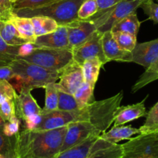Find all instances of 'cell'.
<instances>
[{
  "instance_id": "obj_17",
  "label": "cell",
  "mask_w": 158,
  "mask_h": 158,
  "mask_svg": "<svg viewBox=\"0 0 158 158\" xmlns=\"http://www.w3.org/2000/svg\"><path fill=\"white\" fill-rule=\"evenodd\" d=\"M140 134L139 129L134 128L132 125H118L113 127L109 131L100 135L101 138L111 143H117L123 139H131L134 135Z\"/></svg>"
},
{
  "instance_id": "obj_39",
  "label": "cell",
  "mask_w": 158,
  "mask_h": 158,
  "mask_svg": "<svg viewBox=\"0 0 158 158\" xmlns=\"http://www.w3.org/2000/svg\"><path fill=\"white\" fill-rule=\"evenodd\" d=\"M12 12V9L10 10H2L0 9V19H7Z\"/></svg>"
},
{
  "instance_id": "obj_43",
  "label": "cell",
  "mask_w": 158,
  "mask_h": 158,
  "mask_svg": "<svg viewBox=\"0 0 158 158\" xmlns=\"http://www.w3.org/2000/svg\"><path fill=\"white\" fill-rule=\"evenodd\" d=\"M157 1H158V0H157Z\"/></svg>"
},
{
  "instance_id": "obj_21",
  "label": "cell",
  "mask_w": 158,
  "mask_h": 158,
  "mask_svg": "<svg viewBox=\"0 0 158 158\" xmlns=\"http://www.w3.org/2000/svg\"><path fill=\"white\" fill-rule=\"evenodd\" d=\"M30 20L33 26L34 33L36 37L54 32L59 26L55 20L46 16L37 15L32 17Z\"/></svg>"
},
{
  "instance_id": "obj_22",
  "label": "cell",
  "mask_w": 158,
  "mask_h": 158,
  "mask_svg": "<svg viewBox=\"0 0 158 158\" xmlns=\"http://www.w3.org/2000/svg\"><path fill=\"white\" fill-rule=\"evenodd\" d=\"M158 80V58L151 64L146 71L140 76L138 80L132 87V92H137L138 90L148 85V84Z\"/></svg>"
},
{
  "instance_id": "obj_41",
  "label": "cell",
  "mask_w": 158,
  "mask_h": 158,
  "mask_svg": "<svg viewBox=\"0 0 158 158\" xmlns=\"http://www.w3.org/2000/svg\"><path fill=\"white\" fill-rule=\"evenodd\" d=\"M9 1H10L11 2H12V4H13L14 2H17V1H18V0H9Z\"/></svg>"
},
{
  "instance_id": "obj_37",
  "label": "cell",
  "mask_w": 158,
  "mask_h": 158,
  "mask_svg": "<svg viewBox=\"0 0 158 158\" xmlns=\"http://www.w3.org/2000/svg\"><path fill=\"white\" fill-rule=\"evenodd\" d=\"M15 77L13 71L9 65H0V80L10 81Z\"/></svg>"
},
{
  "instance_id": "obj_14",
  "label": "cell",
  "mask_w": 158,
  "mask_h": 158,
  "mask_svg": "<svg viewBox=\"0 0 158 158\" xmlns=\"http://www.w3.org/2000/svg\"><path fill=\"white\" fill-rule=\"evenodd\" d=\"M32 44L36 47L70 49L66 26H59L54 32L37 37Z\"/></svg>"
},
{
  "instance_id": "obj_34",
  "label": "cell",
  "mask_w": 158,
  "mask_h": 158,
  "mask_svg": "<svg viewBox=\"0 0 158 158\" xmlns=\"http://www.w3.org/2000/svg\"><path fill=\"white\" fill-rule=\"evenodd\" d=\"M140 8L148 15L149 20L158 24V3L154 2V0H145Z\"/></svg>"
},
{
  "instance_id": "obj_42",
  "label": "cell",
  "mask_w": 158,
  "mask_h": 158,
  "mask_svg": "<svg viewBox=\"0 0 158 158\" xmlns=\"http://www.w3.org/2000/svg\"><path fill=\"white\" fill-rule=\"evenodd\" d=\"M0 158H6V157H4V156H0Z\"/></svg>"
},
{
  "instance_id": "obj_16",
  "label": "cell",
  "mask_w": 158,
  "mask_h": 158,
  "mask_svg": "<svg viewBox=\"0 0 158 158\" xmlns=\"http://www.w3.org/2000/svg\"><path fill=\"white\" fill-rule=\"evenodd\" d=\"M0 37L10 46H23L29 43L20 37L15 26L9 19H0Z\"/></svg>"
},
{
  "instance_id": "obj_30",
  "label": "cell",
  "mask_w": 158,
  "mask_h": 158,
  "mask_svg": "<svg viewBox=\"0 0 158 158\" xmlns=\"http://www.w3.org/2000/svg\"><path fill=\"white\" fill-rule=\"evenodd\" d=\"M98 12V6L96 0H83L78 10L79 20H88Z\"/></svg>"
},
{
  "instance_id": "obj_10",
  "label": "cell",
  "mask_w": 158,
  "mask_h": 158,
  "mask_svg": "<svg viewBox=\"0 0 158 158\" xmlns=\"http://www.w3.org/2000/svg\"><path fill=\"white\" fill-rule=\"evenodd\" d=\"M15 105L16 116L24 121L35 115L41 114L43 111L31 94V90L28 88L19 90V94H17L15 99Z\"/></svg>"
},
{
  "instance_id": "obj_24",
  "label": "cell",
  "mask_w": 158,
  "mask_h": 158,
  "mask_svg": "<svg viewBox=\"0 0 158 158\" xmlns=\"http://www.w3.org/2000/svg\"><path fill=\"white\" fill-rule=\"evenodd\" d=\"M94 88L86 82H83L76 91L73 95L78 103L80 108H83L87 106L89 104L95 102L94 95Z\"/></svg>"
},
{
  "instance_id": "obj_31",
  "label": "cell",
  "mask_w": 158,
  "mask_h": 158,
  "mask_svg": "<svg viewBox=\"0 0 158 158\" xmlns=\"http://www.w3.org/2000/svg\"><path fill=\"white\" fill-rule=\"evenodd\" d=\"M57 1L59 0H18L12 4V9H35Z\"/></svg>"
},
{
  "instance_id": "obj_40",
  "label": "cell",
  "mask_w": 158,
  "mask_h": 158,
  "mask_svg": "<svg viewBox=\"0 0 158 158\" xmlns=\"http://www.w3.org/2000/svg\"><path fill=\"white\" fill-rule=\"evenodd\" d=\"M5 122H6L4 121V119H3L0 116V129H2V127H3V125H4Z\"/></svg>"
},
{
  "instance_id": "obj_3",
  "label": "cell",
  "mask_w": 158,
  "mask_h": 158,
  "mask_svg": "<svg viewBox=\"0 0 158 158\" xmlns=\"http://www.w3.org/2000/svg\"><path fill=\"white\" fill-rule=\"evenodd\" d=\"M83 0H59L51 4L35 9H12L18 16L32 18L41 15L52 19L59 26H66L68 23L79 20L78 10Z\"/></svg>"
},
{
  "instance_id": "obj_13",
  "label": "cell",
  "mask_w": 158,
  "mask_h": 158,
  "mask_svg": "<svg viewBox=\"0 0 158 158\" xmlns=\"http://www.w3.org/2000/svg\"><path fill=\"white\" fill-rule=\"evenodd\" d=\"M102 45L103 54L107 62L112 60L120 62H132V52L122 50L114 40L110 30L106 31L103 33Z\"/></svg>"
},
{
  "instance_id": "obj_9",
  "label": "cell",
  "mask_w": 158,
  "mask_h": 158,
  "mask_svg": "<svg viewBox=\"0 0 158 158\" xmlns=\"http://www.w3.org/2000/svg\"><path fill=\"white\" fill-rule=\"evenodd\" d=\"M69 48L77 47L86 41L95 31L97 27L90 20H77L66 25Z\"/></svg>"
},
{
  "instance_id": "obj_35",
  "label": "cell",
  "mask_w": 158,
  "mask_h": 158,
  "mask_svg": "<svg viewBox=\"0 0 158 158\" xmlns=\"http://www.w3.org/2000/svg\"><path fill=\"white\" fill-rule=\"evenodd\" d=\"M19 119L17 116H15L13 119L5 122L2 130L6 136H9V137H12V136H15L19 132Z\"/></svg>"
},
{
  "instance_id": "obj_2",
  "label": "cell",
  "mask_w": 158,
  "mask_h": 158,
  "mask_svg": "<svg viewBox=\"0 0 158 158\" xmlns=\"http://www.w3.org/2000/svg\"><path fill=\"white\" fill-rule=\"evenodd\" d=\"M9 66L15 74L12 79L17 81L19 90L44 88L48 84L56 83L60 78V71H51L21 59L14 60Z\"/></svg>"
},
{
  "instance_id": "obj_23",
  "label": "cell",
  "mask_w": 158,
  "mask_h": 158,
  "mask_svg": "<svg viewBox=\"0 0 158 158\" xmlns=\"http://www.w3.org/2000/svg\"><path fill=\"white\" fill-rule=\"evenodd\" d=\"M22 46H10L0 37V65H9L20 55Z\"/></svg>"
},
{
  "instance_id": "obj_27",
  "label": "cell",
  "mask_w": 158,
  "mask_h": 158,
  "mask_svg": "<svg viewBox=\"0 0 158 158\" xmlns=\"http://www.w3.org/2000/svg\"><path fill=\"white\" fill-rule=\"evenodd\" d=\"M140 134L158 131V102L146 115V121L139 128Z\"/></svg>"
},
{
  "instance_id": "obj_26",
  "label": "cell",
  "mask_w": 158,
  "mask_h": 158,
  "mask_svg": "<svg viewBox=\"0 0 158 158\" xmlns=\"http://www.w3.org/2000/svg\"><path fill=\"white\" fill-rule=\"evenodd\" d=\"M113 37L122 50L132 52L137 45V37L125 32H114Z\"/></svg>"
},
{
  "instance_id": "obj_32",
  "label": "cell",
  "mask_w": 158,
  "mask_h": 158,
  "mask_svg": "<svg viewBox=\"0 0 158 158\" xmlns=\"http://www.w3.org/2000/svg\"><path fill=\"white\" fill-rule=\"evenodd\" d=\"M17 93L12 84L7 80H0V103L6 100H13L16 98Z\"/></svg>"
},
{
  "instance_id": "obj_6",
  "label": "cell",
  "mask_w": 158,
  "mask_h": 158,
  "mask_svg": "<svg viewBox=\"0 0 158 158\" xmlns=\"http://www.w3.org/2000/svg\"><path fill=\"white\" fill-rule=\"evenodd\" d=\"M89 115L87 106L75 111H55L49 112H43L42 111V121L35 129L46 130L54 129L66 126L71 122H87Z\"/></svg>"
},
{
  "instance_id": "obj_25",
  "label": "cell",
  "mask_w": 158,
  "mask_h": 158,
  "mask_svg": "<svg viewBox=\"0 0 158 158\" xmlns=\"http://www.w3.org/2000/svg\"><path fill=\"white\" fill-rule=\"evenodd\" d=\"M44 88L46 91V97L43 112L58 110V88L56 83L48 84Z\"/></svg>"
},
{
  "instance_id": "obj_18",
  "label": "cell",
  "mask_w": 158,
  "mask_h": 158,
  "mask_svg": "<svg viewBox=\"0 0 158 158\" xmlns=\"http://www.w3.org/2000/svg\"><path fill=\"white\" fill-rule=\"evenodd\" d=\"M7 19L11 20V22L13 23L22 38L26 40L29 43H35L36 37L34 33L33 26L30 18L18 16L12 11Z\"/></svg>"
},
{
  "instance_id": "obj_1",
  "label": "cell",
  "mask_w": 158,
  "mask_h": 158,
  "mask_svg": "<svg viewBox=\"0 0 158 158\" xmlns=\"http://www.w3.org/2000/svg\"><path fill=\"white\" fill-rule=\"evenodd\" d=\"M67 127L23 129L15 136V158H54L60 153Z\"/></svg>"
},
{
  "instance_id": "obj_28",
  "label": "cell",
  "mask_w": 158,
  "mask_h": 158,
  "mask_svg": "<svg viewBox=\"0 0 158 158\" xmlns=\"http://www.w3.org/2000/svg\"><path fill=\"white\" fill-rule=\"evenodd\" d=\"M80 109L73 94H69L58 88V110L75 111Z\"/></svg>"
},
{
  "instance_id": "obj_29",
  "label": "cell",
  "mask_w": 158,
  "mask_h": 158,
  "mask_svg": "<svg viewBox=\"0 0 158 158\" xmlns=\"http://www.w3.org/2000/svg\"><path fill=\"white\" fill-rule=\"evenodd\" d=\"M0 156L6 158H15V136L9 137L0 129Z\"/></svg>"
},
{
  "instance_id": "obj_38",
  "label": "cell",
  "mask_w": 158,
  "mask_h": 158,
  "mask_svg": "<svg viewBox=\"0 0 158 158\" xmlns=\"http://www.w3.org/2000/svg\"><path fill=\"white\" fill-rule=\"evenodd\" d=\"M0 9L2 10L12 9V3L9 0H0Z\"/></svg>"
},
{
  "instance_id": "obj_11",
  "label": "cell",
  "mask_w": 158,
  "mask_h": 158,
  "mask_svg": "<svg viewBox=\"0 0 158 158\" xmlns=\"http://www.w3.org/2000/svg\"><path fill=\"white\" fill-rule=\"evenodd\" d=\"M103 141L100 136H90L80 143L60 152L54 158H87Z\"/></svg>"
},
{
  "instance_id": "obj_4",
  "label": "cell",
  "mask_w": 158,
  "mask_h": 158,
  "mask_svg": "<svg viewBox=\"0 0 158 158\" xmlns=\"http://www.w3.org/2000/svg\"><path fill=\"white\" fill-rule=\"evenodd\" d=\"M16 59L26 60L46 69L60 72L73 60V53L71 49L34 46L28 54L18 56Z\"/></svg>"
},
{
  "instance_id": "obj_20",
  "label": "cell",
  "mask_w": 158,
  "mask_h": 158,
  "mask_svg": "<svg viewBox=\"0 0 158 158\" xmlns=\"http://www.w3.org/2000/svg\"><path fill=\"white\" fill-rule=\"evenodd\" d=\"M140 26V22L139 21L138 17H137V13L132 12L127 16L124 17L117 22L116 24L113 26L111 28L110 31L112 33L114 32H125L131 33L132 35L137 37L139 29Z\"/></svg>"
},
{
  "instance_id": "obj_12",
  "label": "cell",
  "mask_w": 158,
  "mask_h": 158,
  "mask_svg": "<svg viewBox=\"0 0 158 158\" xmlns=\"http://www.w3.org/2000/svg\"><path fill=\"white\" fill-rule=\"evenodd\" d=\"M158 58V38L137 43L132 51V62L148 68Z\"/></svg>"
},
{
  "instance_id": "obj_36",
  "label": "cell",
  "mask_w": 158,
  "mask_h": 158,
  "mask_svg": "<svg viewBox=\"0 0 158 158\" xmlns=\"http://www.w3.org/2000/svg\"><path fill=\"white\" fill-rule=\"evenodd\" d=\"M98 6V12L106 10L121 2L122 0H96Z\"/></svg>"
},
{
  "instance_id": "obj_19",
  "label": "cell",
  "mask_w": 158,
  "mask_h": 158,
  "mask_svg": "<svg viewBox=\"0 0 158 158\" xmlns=\"http://www.w3.org/2000/svg\"><path fill=\"white\" fill-rule=\"evenodd\" d=\"M103 64H104L97 57L86 60L82 64L84 81L91 85L93 88H95L96 83L98 80L100 68Z\"/></svg>"
},
{
  "instance_id": "obj_8",
  "label": "cell",
  "mask_w": 158,
  "mask_h": 158,
  "mask_svg": "<svg viewBox=\"0 0 158 158\" xmlns=\"http://www.w3.org/2000/svg\"><path fill=\"white\" fill-rule=\"evenodd\" d=\"M59 79L60 82L56 83L57 88L65 92L73 94L84 82L82 65L72 60L60 71Z\"/></svg>"
},
{
  "instance_id": "obj_7",
  "label": "cell",
  "mask_w": 158,
  "mask_h": 158,
  "mask_svg": "<svg viewBox=\"0 0 158 158\" xmlns=\"http://www.w3.org/2000/svg\"><path fill=\"white\" fill-rule=\"evenodd\" d=\"M102 37V33L95 31L86 41L72 49L73 60L82 65L88 59L97 57L104 64L107 63L103 54Z\"/></svg>"
},
{
  "instance_id": "obj_5",
  "label": "cell",
  "mask_w": 158,
  "mask_h": 158,
  "mask_svg": "<svg viewBox=\"0 0 158 158\" xmlns=\"http://www.w3.org/2000/svg\"><path fill=\"white\" fill-rule=\"evenodd\" d=\"M145 0H122L114 7L97 13L89 20H92L99 32L103 33L110 30L114 24L127 16L132 12H135Z\"/></svg>"
},
{
  "instance_id": "obj_33",
  "label": "cell",
  "mask_w": 158,
  "mask_h": 158,
  "mask_svg": "<svg viewBox=\"0 0 158 158\" xmlns=\"http://www.w3.org/2000/svg\"><path fill=\"white\" fill-rule=\"evenodd\" d=\"M0 116L5 122L10 120L16 116L15 105L13 100H6L0 103Z\"/></svg>"
},
{
  "instance_id": "obj_15",
  "label": "cell",
  "mask_w": 158,
  "mask_h": 158,
  "mask_svg": "<svg viewBox=\"0 0 158 158\" xmlns=\"http://www.w3.org/2000/svg\"><path fill=\"white\" fill-rule=\"evenodd\" d=\"M148 97V95H147V97L144 98L143 101L138 103L119 107L114 117V122H113L114 127L122 125L127 122L146 116L148 112L146 111L144 103Z\"/></svg>"
}]
</instances>
